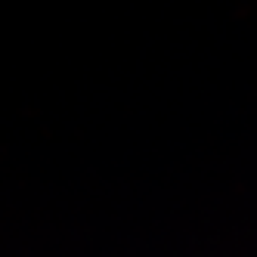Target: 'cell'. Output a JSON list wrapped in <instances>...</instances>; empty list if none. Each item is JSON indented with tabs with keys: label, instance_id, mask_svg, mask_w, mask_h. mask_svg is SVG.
I'll return each instance as SVG.
<instances>
[]
</instances>
